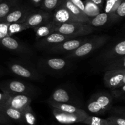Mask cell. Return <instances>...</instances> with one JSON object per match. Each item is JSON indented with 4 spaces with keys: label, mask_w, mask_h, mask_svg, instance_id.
Masks as SVG:
<instances>
[{
    "label": "cell",
    "mask_w": 125,
    "mask_h": 125,
    "mask_svg": "<svg viewBox=\"0 0 125 125\" xmlns=\"http://www.w3.org/2000/svg\"><path fill=\"white\" fill-rule=\"evenodd\" d=\"M110 38L111 37L106 34L90 37L78 49L68 53L66 58L68 59H76L85 57L103 46Z\"/></svg>",
    "instance_id": "cell-1"
},
{
    "label": "cell",
    "mask_w": 125,
    "mask_h": 125,
    "mask_svg": "<svg viewBox=\"0 0 125 125\" xmlns=\"http://www.w3.org/2000/svg\"><path fill=\"white\" fill-rule=\"evenodd\" d=\"M7 66L10 71L18 77L32 81L40 80L43 78L41 73L29 62L15 60L8 62Z\"/></svg>",
    "instance_id": "cell-2"
},
{
    "label": "cell",
    "mask_w": 125,
    "mask_h": 125,
    "mask_svg": "<svg viewBox=\"0 0 125 125\" xmlns=\"http://www.w3.org/2000/svg\"><path fill=\"white\" fill-rule=\"evenodd\" d=\"M113 98L108 93H98L94 94L87 104V109L95 114H103L109 110L112 105Z\"/></svg>",
    "instance_id": "cell-3"
},
{
    "label": "cell",
    "mask_w": 125,
    "mask_h": 125,
    "mask_svg": "<svg viewBox=\"0 0 125 125\" xmlns=\"http://www.w3.org/2000/svg\"><path fill=\"white\" fill-rule=\"evenodd\" d=\"M94 30V28L87 23L70 22L59 25L56 28V32L78 38L89 35Z\"/></svg>",
    "instance_id": "cell-4"
},
{
    "label": "cell",
    "mask_w": 125,
    "mask_h": 125,
    "mask_svg": "<svg viewBox=\"0 0 125 125\" xmlns=\"http://www.w3.org/2000/svg\"><path fill=\"white\" fill-rule=\"evenodd\" d=\"M0 89L10 95L24 94L31 96L34 92L32 86L20 80H7L0 82Z\"/></svg>",
    "instance_id": "cell-5"
},
{
    "label": "cell",
    "mask_w": 125,
    "mask_h": 125,
    "mask_svg": "<svg viewBox=\"0 0 125 125\" xmlns=\"http://www.w3.org/2000/svg\"><path fill=\"white\" fill-rule=\"evenodd\" d=\"M0 45L13 53L23 56L33 55V51L26 44L18 39L11 36H7L0 39Z\"/></svg>",
    "instance_id": "cell-6"
},
{
    "label": "cell",
    "mask_w": 125,
    "mask_h": 125,
    "mask_svg": "<svg viewBox=\"0 0 125 125\" xmlns=\"http://www.w3.org/2000/svg\"><path fill=\"white\" fill-rule=\"evenodd\" d=\"M90 37L81 36V38H76L69 39L61 42L57 45L52 46L47 49L49 53H69L78 49L81 45L85 42Z\"/></svg>",
    "instance_id": "cell-7"
},
{
    "label": "cell",
    "mask_w": 125,
    "mask_h": 125,
    "mask_svg": "<svg viewBox=\"0 0 125 125\" xmlns=\"http://www.w3.org/2000/svg\"><path fill=\"white\" fill-rule=\"evenodd\" d=\"M103 81L111 90L122 87L125 85V69L105 71Z\"/></svg>",
    "instance_id": "cell-8"
},
{
    "label": "cell",
    "mask_w": 125,
    "mask_h": 125,
    "mask_svg": "<svg viewBox=\"0 0 125 125\" xmlns=\"http://www.w3.org/2000/svg\"><path fill=\"white\" fill-rule=\"evenodd\" d=\"M33 11L32 9L24 6H18L11 11L4 18L0 20V23L11 24L14 23H24L27 17Z\"/></svg>",
    "instance_id": "cell-9"
},
{
    "label": "cell",
    "mask_w": 125,
    "mask_h": 125,
    "mask_svg": "<svg viewBox=\"0 0 125 125\" xmlns=\"http://www.w3.org/2000/svg\"><path fill=\"white\" fill-rule=\"evenodd\" d=\"M52 113L58 122L65 125L82 123L84 119L88 116L87 113H71L65 112L59 109L53 108Z\"/></svg>",
    "instance_id": "cell-10"
},
{
    "label": "cell",
    "mask_w": 125,
    "mask_h": 125,
    "mask_svg": "<svg viewBox=\"0 0 125 125\" xmlns=\"http://www.w3.org/2000/svg\"><path fill=\"white\" fill-rule=\"evenodd\" d=\"M76 38L73 36L66 35L58 32H54L47 36L43 38L36 43V46L40 49H49L52 46L57 45L61 42Z\"/></svg>",
    "instance_id": "cell-11"
},
{
    "label": "cell",
    "mask_w": 125,
    "mask_h": 125,
    "mask_svg": "<svg viewBox=\"0 0 125 125\" xmlns=\"http://www.w3.org/2000/svg\"><path fill=\"white\" fill-rule=\"evenodd\" d=\"M52 14L43 10H33L27 17L25 23L29 28L39 26L52 19Z\"/></svg>",
    "instance_id": "cell-12"
},
{
    "label": "cell",
    "mask_w": 125,
    "mask_h": 125,
    "mask_svg": "<svg viewBox=\"0 0 125 125\" xmlns=\"http://www.w3.org/2000/svg\"><path fill=\"white\" fill-rule=\"evenodd\" d=\"M41 68L51 72H61L67 69L70 61L67 59L61 58H51L43 60L40 62Z\"/></svg>",
    "instance_id": "cell-13"
},
{
    "label": "cell",
    "mask_w": 125,
    "mask_h": 125,
    "mask_svg": "<svg viewBox=\"0 0 125 125\" xmlns=\"http://www.w3.org/2000/svg\"><path fill=\"white\" fill-rule=\"evenodd\" d=\"M32 99L29 96L24 94H9L8 98L3 105H7L21 111L26 107L30 105Z\"/></svg>",
    "instance_id": "cell-14"
},
{
    "label": "cell",
    "mask_w": 125,
    "mask_h": 125,
    "mask_svg": "<svg viewBox=\"0 0 125 125\" xmlns=\"http://www.w3.org/2000/svg\"><path fill=\"white\" fill-rule=\"evenodd\" d=\"M125 56V41L122 40L112 47L103 55L102 60L104 64L109 63L117 59Z\"/></svg>",
    "instance_id": "cell-15"
},
{
    "label": "cell",
    "mask_w": 125,
    "mask_h": 125,
    "mask_svg": "<svg viewBox=\"0 0 125 125\" xmlns=\"http://www.w3.org/2000/svg\"><path fill=\"white\" fill-rule=\"evenodd\" d=\"M61 4L67 9L73 17L74 22L83 23H87L89 22V17L79 9H78L75 5L73 4L70 0H61Z\"/></svg>",
    "instance_id": "cell-16"
},
{
    "label": "cell",
    "mask_w": 125,
    "mask_h": 125,
    "mask_svg": "<svg viewBox=\"0 0 125 125\" xmlns=\"http://www.w3.org/2000/svg\"><path fill=\"white\" fill-rule=\"evenodd\" d=\"M52 19L58 26L65 23L74 22L69 11L61 4L54 9Z\"/></svg>",
    "instance_id": "cell-17"
},
{
    "label": "cell",
    "mask_w": 125,
    "mask_h": 125,
    "mask_svg": "<svg viewBox=\"0 0 125 125\" xmlns=\"http://www.w3.org/2000/svg\"><path fill=\"white\" fill-rule=\"evenodd\" d=\"M58 25L56 24L52 19L51 20L48 21L46 23L39 26L35 27V28H32L35 32V36L37 38H43L52 33L56 32V28H57Z\"/></svg>",
    "instance_id": "cell-18"
},
{
    "label": "cell",
    "mask_w": 125,
    "mask_h": 125,
    "mask_svg": "<svg viewBox=\"0 0 125 125\" xmlns=\"http://www.w3.org/2000/svg\"><path fill=\"white\" fill-rule=\"evenodd\" d=\"M0 112L11 120H14L20 123H24L23 116L20 110L0 104Z\"/></svg>",
    "instance_id": "cell-19"
},
{
    "label": "cell",
    "mask_w": 125,
    "mask_h": 125,
    "mask_svg": "<svg viewBox=\"0 0 125 125\" xmlns=\"http://www.w3.org/2000/svg\"><path fill=\"white\" fill-rule=\"evenodd\" d=\"M50 101L56 103L71 102V96L65 89L62 88H57L54 91L50 98Z\"/></svg>",
    "instance_id": "cell-20"
},
{
    "label": "cell",
    "mask_w": 125,
    "mask_h": 125,
    "mask_svg": "<svg viewBox=\"0 0 125 125\" xmlns=\"http://www.w3.org/2000/svg\"><path fill=\"white\" fill-rule=\"evenodd\" d=\"M52 108L59 109L61 111L65 112L67 113H87L84 110L77 107L74 105L69 104H65V103H56L54 102H49Z\"/></svg>",
    "instance_id": "cell-21"
},
{
    "label": "cell",
    "mask_w": 125,
    "mask_h": 125,
    "mask_svg": "<svg viewBox=\"0 0 125 125\" xmlns=\"http://www.w3.org/2000/svg\"><path fill=\"white\" fill-rule=\"evenodd\" d=\"M18 6V0H3L0 3V20Z\"/></svg>",
    "instance_id": "cell-22"
},
{
    "label": "cell",
    "mask_w": 125,
    "mask_h": 125,
    "mask_svg": "<svg viewBox=\"0 0 125 125\" xmlns=\"http://www.w3.org/2000/svg\"><path fill=\"white\" fill-rule=\"evenodd\" d=\"M109 22V14L107 13H100L97 15L89 18L88 24L92 27H98L104 25Z\"/></svg>",
    "instance_id": "cell-23"
},
{
    "label": "cell",
    "mask_w": 125,
    "mask_h": 125,
    "mask_svg": "<svg viewBox=\"0 0 125 125\" xmlns=\"http://www.w3.org/2000/svg\"><path fill=\"white\" fill-rule=\"evenodd\" d=\"M85 6V13L89 18L97 15L100 12V7L90 0H84Z\"/></svg>",
    "instance_id": "cell-24"
},
{
    "label": "cell",
    "mask_w": 125,
    "mask_h": 125,
    "mask_svg": "<svg viewBox=\"0 0 125 125\" xmlns=\"http://www.w3.org/2000/svg\"><path fill=\"white\" fill-rule=\"evenodd\" d=\"M22 115L23 116L24 123L28 125H35L36 123V118L34 112L32 108L31 105H28L21 111Z\"/></svg>",
    "instance_id": "cell-25"
},
{
    "label": "cell",
    "mask_w": 125,
    "mask_h": 125,
    "mask_svg": "<svg viewBox=\"0 0 125 125\" xmlns=\"http://www.w3.org/2000/svg\"><path fill=\"white\" fill-rule=\"evenodd\" d=\"M109 14V21L115 22L117 20L123 18L125 16V0H123L117 9Z\"/></svg>",
    "instance_id": "cell-26"
},
{
    "label": "cell",
    "mask_w": 125,
    "mask_h": 125,
    "mask_svg": "<svg viewBox=\"0 0 125 125\" xmlns=\"http://www.w3.org/2000/svg\"><path fill=\"white\" fill-rule=\"evenodd\" d=\"M125 69V56L117 59L107 64L104 68V71H112V70L122 69Z\"/></svg>",
    "instance_id": "cell-27"
},
{
    "label": "cell",
    "mask_w": 125,
    "mask_h": 125,
    "mask_svg": "<svg viewBox=\"0 0 125 125\" xmlns=\"http://www.w3.org/2000/svg\"><path fill=\"white\" fill-rule=\"evenodd\" d=\"M87 125H111L107 119L88 115L82 122Z\"/></svg>",
    "instance_id": "cell-28"
},
{
    "label": "cell",
    "mask_w": 125,
    "mask_h": 125,
    "mask_svg": "<svg viewBox=\"0 0 125 125\" xmlns=\"http://www.w3.org/2000/svg\"><path fill=\"white\" fill-rule=\"evenodd\" d=\"M61 0H42L41 8L46 12H51L54 10L61 4Z\"/></svg>",
    "instance_id": "cell-29"
},
{
    "label": "cell",
    "mask_w": 125,
    "mask_h": 125,
    "mask_svg": "<svg viewBox=\"0 0 125 125\" xmlns=\"http://www.w3.org/2000/svg\"><path fill=\"white\" fill-rule=\"evenodd\" d=\"M9 32L11 36L15 33H20L23 31L29 29V26L24 23H14L9 25Z\"/></svg>",
    "instance_id": "cell-30"
},
{
    "label": "cell",
    "mask_w": 125,
    "mask_h": 125,
    "mask_svg": "<svg viewBox=\"0 0 125 125\" xmlns=\"http://www.w3.org/2000/svg\"><path fill=\"white\" fill-rule=\"evenodd\" d=\"M123 1V0H106L105 13H109L115 11Z\"/></svg>",
    "instance_id": "cell-31"
},
{
    "label": "cell",
    "mask_w": 125,
    "mask_h": 125,
    "mask_svg": "<svg viewBox=\"0 0 125 125\" xmlns=\"http://www.w3.org/2000/svg\"><path fill=\"white\" fill-rule=\"evenodd\" d=\"M125 94V85H123L120 88L116 89H112L111 91V95L112 98H115L116 99H120L122 98H124Z\"/></svg>",
    "instance_id": "cell-32"
},
{
    "label": "cell",
    "mask_w": 125,
    "mask_h": 125,
    "mask_svg": "<svg viewBox=\"0 0 125 125\" xmlns=\"http://www.w3.org/2000/svg\"><path fill=\"white\" fill-rule=\"evenodd\" d=\"M111 125H125V120L123 117L116 116H111L107 118Z\"/></svg>",
    "instance_id": "cell-33"
},
{
    "label": "cell",
    "mask_w": 125,
    "mask_h": 125,
    "mask_svg": "<svg viewBox=\"0 0 125 125\" xmlns=\"http://www.w3.org/2000/svg\"><path fill=\"white\" fill-rule=\"evenodd\" d=\"M9 25L7 23H0V39L7 36H11L9 32Z\"/></svg>",
    "instance_id": "cell-34"
},
{
    "label": "cell",
    "mask_w": 125,
    "mask_h": 125,
    "mask_svg": "<svg viewBox=\"0 0 125 125\" xmlns=\"http://www.w3.org/2000/svg\"><path fill=\"white\" fill-rule=\"evenodd\" d=\"M74 5H75L78 9L85 13V6L83 0H70Z\"/></svg>",
    "instance_id": "cell-35"
},
{
    "label": "cell",
    "mask_w": 125,
    "mask_h": 125,
    "mask_svg": "<svg viewBox=\"0 0 125 125\" xmlns=\"http://www.w3.org/2000/svg\"><path fill=\"white\" fill-rule=\"evenodd\" d=\"M11 123V120L6 117L5 115L0 112V124L2 125H9Z\"/></svg>",
    "instance_id": "cell-36"
},
{
    "label": "cell",
    "mask_w": 125,
    "mask_h": 125,
    "mask_svg": "<svg viewBox=\"0 0 125 125\" xmlns=\"http://www.w3.org/2000/svg\"><path fill=\"white\" fill-rule=\"evenodd\" d=\"M9 96V94H6L4 93H0V104H2L3 105L6 102V99H7Z\"/></svg>",
    "instance_id": "cell-37"
},
{
    "label": "cell",
    "mask_w": 125,
    "mask_h": 125,
    "mask_svg": "<svg viewBox=\"0 0 125 125\" xmlns=\"http://www.w3.org/2000/svg\"><path fill=\"white\" fill-rule=\"evenodd\" d=\"M91 1H92L94 4H95L96 5H97L98 7H100L101 8L103 6V0H90Z\"/></svg>",
    "instance_id": "cell-38"
},
{
    "label": "cell",
    "mask_w": 125,
    "mask_h": 125,
    "mask_svg": "<svg viewBox=\"0 0 125 125\" xmlns=\"http://www.w3.org/2000/svg\"><path fill=\"white\" fill-rule=\"evenodd\" d=\"M31 2L35 6H40L42 2V0H31Z\"/></svg>",
    "instance_id": "cell-39"
},
{
    "label": "cell",
    "mask_w": 125,
    "mask_h": 125,
    "mask_svg": "<svg viewBox=\"0 0 125 125\" xmlns=\"http://www.w3.org/2000/svg\"><path fill=\"white\" fill-rule=\"evenodd\" d=\"M5 74V71L2 68V67H0V77L3 75Z\"/></svg>",
    "instance_id": "cell-40"
},
{
    "label": "cell",
    "mask_w": 125,
    "mask_h": 125,
    "mask_svg": "<svg viewBox=\"0 0 125 125\" xmlns=\"http://www.w3.org/2000/svg\"><path fill=\"white\" fill-rule=\"evenodd\" d=\"M2 1H3V0H0V3H1V2H2Z\"/></svg>",
    "instance_id": "cell-41"
}]
</instances>
